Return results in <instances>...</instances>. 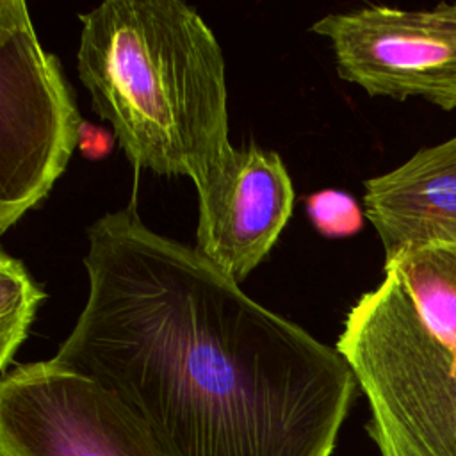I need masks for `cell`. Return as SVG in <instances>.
I'll return each instance as SVG.
<instances>
[{
  "label": "cell",
  "instance_id": "10",
  "mask_svg": "<svg viewBox=\"0 0 456 456\" xmlns=\"http://www.w3.org/2000/svg\"><path fill=\"white\" fill-rule=\"evenodd\" d=\"M46 297L21 260L0 253V370L7 372L25 342L37 305Z\"/></svg>",
  "mask_w": 456,
  "mask_h": 456
},
{
  "label": "cell",
  "instance_id": "8",
  "mask_svg": "<svg viewBox=\"0 0 456 456\" xmlns=\"http://www.w3.org/2000/svg\"><path fill=\"white\" fill-rule=\"evenodd\" d=\"M363 205L383 242L385 262L456 244V135L367 180Z\"/></svg>",
  "mask_w": 456,
  "mask_h": 456
},
{
  "label": "cell",
  "instance_id": "1",
  "mask_svg": "<svg viewBox=\"0 0 456 456\" xmlns=\"http://www.w3.org/2000/svg\"><path fill=\"white\" fill-rule=\"evenodd\" d=\"M86 305L52 362L114 392L166 456H331L358 381L135 203L87 230Z\"/></svg>",
  "mask_w": 456,
  "mask_h": 456
},
{
  "label": "cell",
  "instance_id": "9",
  "mask_svg": "<svg viewBox=\"0 0 456 456\" xmlns=\"http://www.w3.org/2000/svg\"><path fill=\"white\" fill-rule=\"evenodd\" d=\"M385 269L401 278L422 321L456 351V244L404 253Z\"/></svg>",
  "mask_w": 456,
  "mask_h": 456
},
{
  "label": "cell",
  "instance_id": "4",
  "mask_svg": "<svg viewBox=\"0 0 456 456\" xmlns=\"http://www.w3.org/2000/svg\"><path fill=\"white\" fill-rule=\"evenodd\" d=\"M61 62L21 0L0 2V232L39 205L66 169L80 126Z\"/></svg>",
  "mask_w": 456,
  "mask_h": 456
},
{
  "label": "cell",
  "instance_id": "5",
  "mask_svg": "<svg viewBox=\"0 0 456 456\" xmlns=\"http://www.w3.org/2000/svg\"><path fill=\"white\" fill-rule=\"evenodd\" d=\"M0 456H166L109 388L52 360L14 365L0 381Z\"/></svg>",
  "mask_w": 456,
  "mask_h": 456
},
{
  "label": "cell",
  "instance_id": "11",
  "mask_svg": "<svg viewBox=\"0 0 456 456\" xmlns=\"http://www.w3.org/2000/svg\"><path fill=\"white\" fill-rule=\"evenodd\" d=\"M306 216L324 237H349L362 230L363 212L356 200L337 189H322L306 198Z\"/></svg>",
  "mask_w": 456,
  "mask_h": 456
},
{
  "label": "cell",
  "instance_id": "12",
  "mask_svg": "<svg viewBox=\"0 0 456 456\" xmlns=\"http://www.w3.org/2000/svg\"><path fill=\"white\" fill-rule=\"evenodd\" d=\"M116 141L118 139L112 130L91 121H84L78 135V150L87 160H103L110 155Z\"/></svg>",
  "mask_w": 456,
  "mask_h": 456
},
{
  "label": "cell",
  "instance_id": "2",
  "mask_svg": "<svg viewBox=\"0 0 456 456\" xmlns=\"http://www.w3.org/2000/svg\"><path fill=\"white\" fill-rule=\"evenodd\" d=\"M80 21L78 77L126 159L200 183L232 148L214 32L180 0H107Z\"/></svg>",
  "mask_w": 456,
  "mask_h": 456
},
{
  "label": "cell",
  "instance_id": "7",
  "mask_svg": "<svg viewBox=\"0 0 456 456\" xmlns=\"http://www.w3.org/2000/svg\"><path fill=\"white\" fill-rule=\"evenodd\" d=\"M198 192L196 249L240 283L273 249L294 207L281 157L255 144L230 148Z\"/></svg>",
  "mask_w": 456,
  "mask_h": 456
},
{
  "label": "cell",
  "instance_id": "6",
  "mask_svg": "<svg viewBox=\"0 0 456 456\" xmlns=\"http://www.w3.org/2000/svg\"><path fill=\"white\" fill-rule=\"evenodd\" d=\"M331 41L338 77L370 96H420L456 109V4L426 11L363 7L312 25Z\"/></svg>",
  "mask_w": 456,
  "mask_h": 456
},
{
  "label": "cell",
  "instance_id": "3",
  "mask_svg": "<svg viewBox=\"0 0 456 456\" xmlns=\"http://www.w3.org/2000/svg\"><path fill=\"white\" fill-rule=\"evenodd\" d=\"M337 351L369 401L367 431L381 456H456V351L394 271L349 310Z\"/></svg>",
  "mask_w": 456,
  "mask_h": 456
}]
</instances>
